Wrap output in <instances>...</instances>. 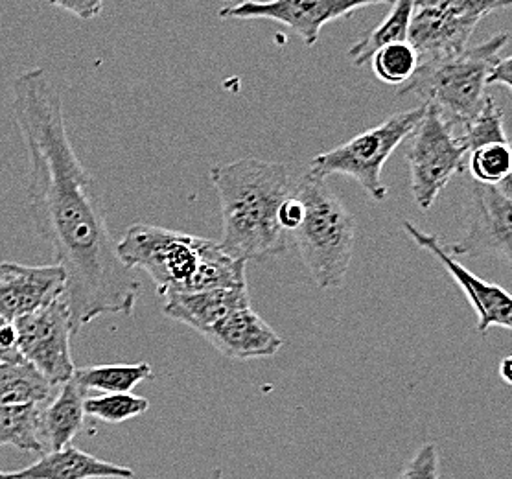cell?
Segmentation results:
<instances>
[{
  "instance_id": "cell-1",
  "label": "cell",
  "mask_w": 512,
  "mask_h": 479,
  "mask_svg": "<svg viewBox=\"0 0 512 479\" xmlns=\"http://www.w3.org/2000/svg\"><path fill=\"white\" fill-rule=\"evenodd\" d=\"M12 109L28 152V211L65 271L72 330L104 316H131L140 281L118 255L93 176L70 142L63 102L47 71L12 83Z\"/></svg>"
},
{
  "instance_id": "cell-2",
  "label": "cell",
  "mask_w": 512,
  "mask_h": 479,
  "mask_svg": "<svg viewBox=\"0 0 512 479\" xmlns=\"http://www.w3.org/2000/svg\"><path fill=\"white\" fill-rule=\"evenodd\" d=\"M222 207L223 251L238 260H268L288 251L290 236L280 227V205L290 198L288 166L244 157L210 170Z\"/></svg>"
},
{
  "instance_id": "cell-3",
  "label": "cell",
  "mask_w": 512,
  "mask_h": 479,
  "mask_svg": "<svg viewBox=\"0 0 512 479\" xmlns=\"http://www.w3.org/2000/svg\"><path fill=\"white\" fill-rule=\"evenodd\" d=\"M117 251L128 268L144 269L150 275L163 299L247 284V262L227 255L214 240L174 229L135 223L117 242Z\"/></svg>"
},
{
  "instance_id": "cell-4",
  "label": "cell",
  "mask_w": 512,
  "mask_h": 479,
  "mask_svg": "<svg viewBox=\"0 0 512 479\" xmlns=\"http://www.w3.org/2000/svg\"><path fill=\"white\" fill-rule=\"evenodd\" d=\"M293 194L303 205V218L290 236L304 268L321 290L341 288L354 253V216L330 188L328 179L310 170L293 185Z\"/></svg>"
},
{
  "instance_id": "cell-5",
  "label": "cell",
  "mask_w": 512,
  "mask_h": 479,
  "mask_svg": "<svg viewBox=\"0 0 512 479\" xmlns=\"http://www.w3.org/2000/svg\"><path fill=\"white\" fill-rule=\"evenodd\" d=\"M507 48L509 34L501 32L452 58L424 59L398 96H419L422 104L435 107L455 131L483 106L487 76Z\"/></svg>"
},
{
  "instance_id": "cell-6",
  "label": "cell",
  "mask_w": 512,
  "mask_h": 479,
  "mask_svg": "<svg viewBox=\"0 0 512 479\" xmlns=\"http://www.w3.org/2000/svg\"><path fill=\"white\" fill-rule=\"evenodd\" d=\"M424 115V104L411 111L396 113L384 124L361 133L330 152L315 155L310 172L315 176L352 177L374 201H385L389 190L382 181L387 159L408 139Z\"/></svg>"
},
{
  "instance_id": "cell-7",
  "label": "cell",
  "mask_w": 512,
  "mask_h": 479,
  "mask_svg": "<svg viewBox=\"0 0 512 479\" xmlns=\"http://www.w3.org/2000/svg\"><path fill=\"white\" fill-rule=\"evenodd\" d=\"M409 144V187L420 211H430L439 194L466 166V152L454 129L435 107L424 104V115Z\"/></svg>"
},
{
  "instance_id": "cell-8",
  "label": "cell",
  "mask_w": 512,
  "mask_h": 479,
  "mask_svg": "<svg viewBox=\"0 0 512 479\" xmlns=\"http://www.w3.org/2000/svg\"><path fill=\"white\" fill-rule=\"evenodd\" d=\"M511 177L500 185L470 181L466 188L465 234L446 249L454 257L512 258V190Z\"/></svg>"
},
{
  "instance_id": "cell-9",
  "label": "cell",
  "mask_w": 512,
  "mask_h": 479,
  "mask_svg": "<svg viewBox=\"0 0 512 479\" xmlns=\"http://www.w3.org/2000/svg\"><path fill=\"white\" fill-rule=\"evenodd\" d=\"M13 325L24 362L30 363L54 387L69 382L76 367L70 354V336L74 330L65 299L61 297L28 316L19 317Z\"/></svg>"
},
{
  "instance_id": "cell-10",
  "label": "cell",
  "mask_w": 512,
  "mask_h": 479,
  "mask_svg": "<svg viewBox=\"0 0 512 479\" xmlns=\"http://www.w3.org/2000/svg\"><path fill=\"white\" fill-rule=\"evenodd\" d=\"M378 4H393V0H245L223 8L220 17L275 21L291 28L306 47H314L326 24Z\"/></svg>"
},
{
  "instance_id": "cell-11",
  "label": "cell",
  "mask_w": 512,
  "mask_h": 479,
  "mask_svg": "<svg viewBox=\"0 0 512 479\" xmlns=\"http://www.w3.org/2000/svg\"><path fill=\"white\" fill-rule=\"evenodd\" d=\"M512 0H415L426 43L446 56L461 54L490 13L509 8Z\"/></svg>"
},
{
  "instance_id": "cell-12",
  "label": "cell",
  "mask_w": 512,
  "mask_h": 479,
  "mask_svg": "<svg viewBox=\"0 0 512 479\" xmlns=\"http://www.w3.org/2000/svg\"><path fill=\"white\" fill-rule=\"evenodd\" d=\"M404 231L417 246L426 249L437 260H441L444 268L452 275L459 288L472 304V308L478 314V332L487 334L490 328L498 327L503 330L512 328V299L509 293L501 288L500 284L479 279L476 273L463 266L457 258L446 249L439 236L435 234L424 233L415 223L404 220L402 222Z\"/></svg>"
},
{
  "instance_id": "cell-13",
  "label": "cell",
  "mask_w": 512,
  "mask_h": 479,
  "mask_svg": "<svg viewBox=\"0 0 512 479\" xmlns=\"http://www.w3.org/2000/svg\"><path fill=\"white\" fill-rule=\"evenodd\" d=\"M65 295V271L52 266L0 262V314L17 321Z\"/></svg>"
},
{
  "instance_id": "cell-14",
  "label": "cell",
  "mask_w": 512,
  "mask_h": 479,
  "mask_svg": "<svg viewBox=\"0 0 512 479\" xmlns=\"http://www.w3.org/2000/svg\"><path fill=\"white\" fill-rule=\"evenodd\" d=\"M225 358L249 362L271 358L282 349V338L251 306L236 310L203 336Z\"/></svg>"
},
{
  "instance_id": "cell-15",
  "label": "cell",
  "mask_w": 512,
  "mask_h": 479,
  "mask_svg": "<svg viewBox=\"0 0 512 479\" xmlns=\"http://www.w3.org/2000/svg\"><path fill=\"white\" fill-rule=\"evenodd\" d=\"M247 306H251V299L247 284H244L170 295L164 299L163 312L170 319L205 336L210 328L216 327L225 317Z\"/></svg>"
},
{
  "instance_id": "cell-16",
  "label": "cell",
  "mask_w": 512,
  "mask_h": 479,
  "mask_svg": "<svg viewBox=\"0 0 512 479\" xmlns=\"http://www.w3.org/2000/svg\"><path fill=\"white\" fill-rule=\"evenodd\" d=\"M15 476L19 479H133L135 472L67 444L43 454L30 467L15 472Z\"/></svg>"
},
{
  "instance_id": "cell-17",
  "label": "cell",
  "mask_w": 512,
  "mask_h": 479,
  "mask_svg": "<svg viewBox=\"0 0 512 479\" xmlns=\"http://www.w3.org/2000/svg\"><path fill=\"white\" fill-rule=\"evenodd\" d=\"M85 389L74 376L58 386V393L41 406L39 411V439L45 454L72 443L85 428Z\"/></svg>"
},
{
  "instance_id": "cell-18",
  "label": "cell",
  "mask_w": 512,
  "mask_h": 479,
  "mask_svg": "<svg viewBox=\"0 0 512 479\" xmlns=\"http://www.w3.org/2000/svg\"><path fill=\"white\" fill-rule=\"evenodd\" d=\"M54 389L30 363L0 362V406H43Z\"/></svg>"
},
{
  "instance_id": "cell-19",
  "label": "cell",
  "mask_w": 512,
  "mask_h": 479,
  "mask_svg": "<svg viewBox=\"0 0 512 479\" xmlns=\"http://www.w3.org/2000/svg\"><path fill=\"white\" fill-rule=\"evenodd\" d=\"M415 0H393V8L382 23L371 30L349 50V58L356 67L369 63L380 48L408 41L409 23Z\"/></svg>"
},
{
  "instance_id": "cell-20",
  "label": "cell",
  "mask_w": 512,
  "mask_h": 479,
  "mask_svg": "<svg viewBox=\"0 0 512 479\" xmlns=\"http://www.w3.org/2000/svg\"><path fill=\"white\" fill-rule=\"evenodd\" d=\"M74 380L87 391L96 389L102 393H131L135 387L152 380L150 363H126V365H89L74 371Z\"/></svg>"
},
{
  "instance_id": "cell-21",
  "label": "cell",
  "mask_w": 512,
  "mask_h": 479,
  "mask_svg": "<svg viewBox=\"0 0 512 479\" xmlns=\"http://www.w3.org/2000/svg\"><path fill=\"white\" fill-rule=\"evenodd\" d=\"M505 115L500 104L487 94L483 106L474 117L470 118L461 128L455 129V137L461 142L466 157L489 144H507L505 133Z\"/></svg>"
},
{
  "instance_id": "cell-22",
  "label": "cell",
  "mask_w": 512,
  "mask_h": 479,
  "mask_svg": "<svg viewBox=\"0 0 512 479\" xmlns=\"http://www.w3.org/2000/svg\"><path fill=\"white\" fill-rule=\"evenodd\" d=\"M41 406H0V446H13L23 452L45 454L39 439Z\"/></svg>"
},
{
  "instance_id": "cell-23",
  "label": "cell",
  "mask_w": 512,
  "mask_h": 479,
  "mask_svg": "<svg viewBox=\"0 0 512 479\" xmlns=\"http://www.w3.org/2000/svg\"><path fill=\"white\" fill-rule=\"evenodd\" d=\"M374 76L387 85H404L415 74L420 58L408 41L380 48L373 58Z\"/></svg>"
},
{
  "instance_id": "cell-24",
  "label": "cell",
  "mask_w": 512,
  "mask_h": 479,
  "mask_svg": "<svg viewBox=\"0 0 512 479\" xmlns=\"http://www.w3.org/2000/svg\"><path fill=\"white\" fill-rule=\"evenodd\" d=\"M83 409L87 417L109 424L135 419L150 409V400L133 393H104L98 397L85 398Z\"/></svg>"
},
{
  "instance_id": "cell-25",
  "label": "cell",
  "mask_w": 512,
  "mask_h": 479,
  "mask_svg": "<svg viewBox=\"0 0 512 479\" xmlns=\"http://www.w3.org/2000/svg\"><path fill=\"white\" fill-rule=\"evenodd\" d=\"M468 170L470 176L478 183L487 185H500L505 179L511 177L512 153L507 144H489L468 157Z\"/></svg>"
},
{
  "instance_id": "cell-26",
  "label": "cell",
  "mask_w": 512,
  "mask_h": 479,
  "mask_svg": "<svg viewBox=\"0 0 512 479\" xmlns=\"http://www.w3.org/2000/svg\"><path fill=\"white\" fill-rule=\"evenodd\" d=\"M396 479H439V450L433 443L424 444L411 457Z\"/></svg>"
},
{
  "instance_id": "cell-27",
  "label": "cell",
  "mask_w": 512,
  "mask_h": 479,
  "mask_svg": "<svg viewBox=\"0 0 512 479\" xmlns=\"http://www.w3.org/2000/svg\"><path fill=\"white\" fill-rule=\"evenodd\" d=\"M50 6L78 17L80 21H93L104 10V0H47Z\"/></svg>"
},
{
  "instance_id": "cell-28",
  "label": "cell",
  "mask_w": 512,
  "mask_h": 479,
  "mask_svg": "<svg viewBox=\"0 0 512 479\" xmlns=\"http://www.w3.org/2000/svg\"><path fill=\"white\" fill-rule=\"evenodd\" d=\"M0 362H23L12 321L0 314Z\"/></svg>"
},
{
  "instance_id": "cell-29",
  "label": "cell",
  "mask_w": 512,
  "mask_h": 479,
  "mask_svg": "<svg viewBox=\"0 0 512 479\" xmlns=\"http://www.w3.org/2000/svg\"><path fill=\"white\" fill-rule=\"evenodd\" d=\"M512 59L509 52H505L490 69L489 76H487V85H503L505 89L511 91L512 87Z\"/></svg>"
},
{
  "instance_id": "cell-30",
  "label": "cell",
  "mask_w": 512,
  "mask_h": 479,
  "mask_svg": "<svg viewBox=\"0 0 512 479\" xmlns=\"http://www.w3.org/2000/svg\"><path fill=\"white\" fill-rule=\"evenodd\" d=\"M500 376L503 378V382L507 386L512 384V358L511 356H505L500 363Z\"/></svg>"
},
{
  "instance_id": "cell-31",
  "label": "cell",
  "mask_w": 512,
  "mask_h": 479,
  "mask_svg": "<svg viewBox=\"0 0 512 479\" xmlns=\"http://www.w3.org/2000/svg\"><path fill=\"white\" fill-rule=\"evenodd\" d=\"M0 479H19L17 476H15V472H0Z\"/></svg>"
}]
</instances>
